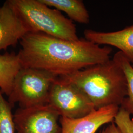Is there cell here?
<instances>
[{
    "instance_id": "6da1fadb",
    "label": "cell",
    "mask_w": 133,
    "mask_h": 133,
    "mask_svg": "<svg viewBox=\"0 0 133 133\" xmlns=\"http://www.w3.org/2000/svg\"><path fill=\"white\" fill-rule=\"evenodd\" d=\"M17 54L23 68L42 70L57 76L109 60L112 49L85 39L69 41L42 33L28 32Z\"/></svg>"
},
{
    "instance_id": "7a4b0ae2",
    "label": "cell",
    "mask_w": 133,
    "mask_h": 133,
    "mask_svg": "<svg viewBox=\"0 0 133 133\" xmlns=\"http://www.w3.org/2000/svg\"><path fill=\"white\" fill-rule=\"evenodd\" d=\"M60 77L76 86L96 109L112 105L120 107L127 95L125 74L114 58Z\"/></svg>"
},
{
    "instance_id": "3957f363",
    "label": "cell",
    "mask_w": 133,
    "mask_h": 133,
    "mask_svg": "<svg viewBox=\"0 0 133 133\" xmlns=\"http://www.w3.org/2000/svg\"><path fill=\"white\" fill-rule=\"evenodd\" d=\"M28 32L42 33L69 41L79 39L76 27L56 9L40 0H9Z\"/></svg>"
},
{
    "instance_id": "277c9868",
    "label": "cell",
    "mask_w": 133,
    "mask_h": 133,
    "mask_svg": "<svg viewBox=\"0 0 133 133\" xmlns=\"http://www.w3.org/2000/svg\"><path fill=\"white\" fill-rule=\"evenodd\" d=\"M57 77L45 71L22 67L15 77L9 96L10 104L18 103L21 108L47 105L51 86Z\"/></svg>"
},
{
    "instance_id": "5b68a950",
    "label": "cell",
    "mask_w": 133,
    "mask_h": 133,
    "mask_svg": "<svg viewBox=\"0 0 133 133\" xmlns=\"http://www.w3.org/2000/svg\"><path fill=\"white\" fill-rule=\"evenodd\" d=\"M48 104L60 117L69 118H81L96 110L92 102L79 88L60 76L51 85Z\"/></svg>"
},
{
    "instance_id": "8992f818",
    "label": "cell",
    "mask_w": 133,
    "mask_h": 133,
    "mask_svg": "<svg viewBox=\"0 0 133 133\" xmlns=\"http://www.w3.org/2000/svg\"><path fill=\"white\" fill-rule=\"evenodd\" d=\"M60 115L48 105L20 108L14 115L17 133H61Z\"/></svg>"
},
{
    "instance_id": "52a82bcc",
    "label": "cell",
    "mask_w": 133,
    "mask_h": 133,
    "mask_svg": "<svg viewBox=\"0 0 133 133\" xmlns=\"http://www.w3.org/2000/svg\"><path fill=\"white\" fill-rule=\"evenodd\" d=\"M119 108L115 105L105 107L78 118L60 117L61 133H95L103 125L113 122Z\"/></svg>"
},
{
    "instance_id": "ba28073f",
    "label": "cell",
    "mask_w": 133,
    "mask_h": 133,
    "mask_svg": "<svg viewBox=\"0 0 133 133\" xmlns=\"http://www.w3.org/2000/svg\"><path fill=\"white\" fill-rule=\"evenodd\" d=\"M28 32L9 1L0 7V51L15 46Z\"/></svg>"
},
{
    "instance_id": "9c48e42d",
    "label": "cell",
    "mask_w": 133,
    "mask_h": 133,
    "mask_svg": "<svg viewBox=\"0 0 133 133\" xmlns=\"http://www.w3.org/2000/svg\"><path fill=\"white\" fill-rule=\"evenodd\" d=\"M84 35L86 40L95 44L118 48L133 64V25L112 32H102L86 29L84 31Z\"/></svg>"
},
{
    "instance_id": "30bf717a",
    "label": "cell",
    "mask_w": 133,
    "mask_h": 133,
    "mask_svg": "<svg viewBox=\"0 0 133 133\" xmlns=\"http://www.w3.org/2000/svg\"><path fill=\"white\" fill-rule=\"evenodd\" d=\"M22 68L18 54H0V90L3 94L10 96L15 77Z\"/></svg>"
},
{
    "instance_id": "8fae6325",
    "label": "cell",
    "mask_w": 133,
    "mask_h": 133,
    "mask_svg": "<svg viewBox=\"0 0 133 133\" xmlns=\"http://www.w3.org/2000/svg\"><path fill=\"white\" fill-rule=\"evenodd\" d=\"M49 7H54L65 12L70 19L81 24H88L90 16L82 1L81 0H40Z\"/></svg>"
},
{
    "instance_id": "7c38bea8",
    "label": "cell",
    "mask_w": 133,
    "mask_h": 133,
    "mask_svg": "<svg viewBox=\"0 0 133 133\" xmlns=\"http://www.w3.org/2000/svg\"><path fill=\"white\" fill-rule=\"evenodd\" d=\"M113 58L123 70L127 82V95L120 107L128 111L130 115H132L133 119V65L123 54L119 51L114 54Z\"/></svg>"
},
{
    "instance_id": "4fadbf2b",
    "label": "cell",
    "mask_w": 133,
    "mask_h": 133,
    "mask_svg": "<svg viewBox=\"0 0 133 133\" xmlns=\"http://www.w3.org/2000/svg\"><path fill=\"white\" fill-rule=\"evenodd\" d=\"M11 105L4 98L0 90V133H15Z\"/></svg>"
},
{
    "instance_id": "5bb4252c",
    "label": "cell",
    "mask_w": 133,
    "mask_h": 133,
    "mask_svg": "<svg viewBox=\"0 0 133 133\" xmlns=\"http://www.w3.org/2000/svg\"><path fill=\"white\" fill-rule=\"evenodd\" d=\"M114 123L120 133H133V119L130 114L123 108L120 107Z\"/></svg>"
},
{
    "instance_id": "9a60e30c",
    "label": "cell",
    "mask_w": 133,
    "mask_h": 133,
    "mask_svg": "<svg viewBox=\"0 0 133 133\" xmlns=\"http://www.w3.org/2000/svg\"><path fill=\"white\" fill-rule=\"evenodd\" d=\"M108 133H121L119 131L118 129L115 125V124L112 122L108 127Z\"/></svg>"
},
{
    "instance_id": "2e32d148",
    "label": "cell",
    "mask_w": 133,
    "mask_h": 133,
    "mask_svg": "<svg viewBox=\"0 0 133 133\" xmlns=\"http://www.w3.org/2000/svg\"><path fill=\"white\" fill-rule=\"evenodd\" d=\"M100 133H108V127L103 130H102V131Z\"/></svg>"
},
{
    "instance_id": "e0dca14e",
    "label": "cell",
    "mask_w": 133,
    "mask_h": 133,
    "mask_svg": "<svg viewBox=\"0 0 133 133\" xmlns=\"http://www.w3.org/2000/svg\"></svg>"
}]
</instances>
